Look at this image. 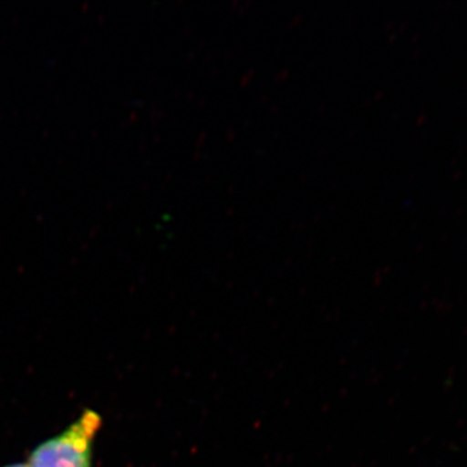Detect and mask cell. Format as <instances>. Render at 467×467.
Wrapping results in <instances>:
<instances>
[{
	"instance_id": "obj_1",
	"label": "cell",
	"mask_w": 467,
	"mask_h": 467,
	"mask_svg": "<svg viewBox=\"0 0 467 467\" xmlns=\"http://www.w3.org/2000/svg\"><path fill=\"white\" fill-rule=\"evenodd\" d=\"M103 425L100 414L86 409L67 430L30 453V467H92L94 441Z\"/></svg>"
},
{
	"instance_id": "obj_2",
	"label": "cell",
	"mask_w": 467,
	"mask_h": 467,
	"mask_svg": "<svg viewBox=\"0 0 467 467\" xmlns=\"http://www.w3.org/2000/svg\"><path fill=\"white\" fill-rule=\"evenodd\" d=\"M5 467H30L27 463H12V465L5 466Z\"/></svg>"
}]
</instances>
